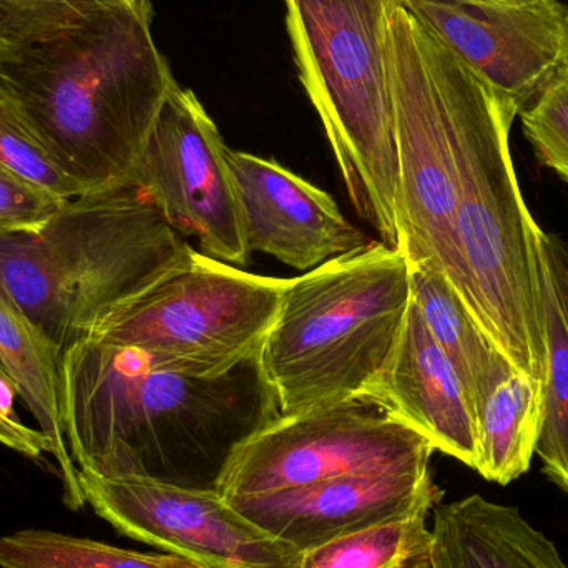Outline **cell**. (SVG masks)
I'll use <instances>...</instances> for the list:
<instances>
[{"mask_svg":"<svg viewBox=\"0 0 568 568\" xmlns=\"http://www.w3.org/2000/svg\"><path fill=\"white\" fill-rule=\"evenodd\" d=\"M0 568H213L185 557L153 556L53 530L0 537Z\"/></svg>","mask_w":568,"mask_h":568,"instance_id":"21","label":"cell"},{"mask_svg":"<svg viewBox=\"0 0 568 568\" xmlns=\"http://www.w3.org/2000/svg\"><path fill=\"white\" fill-rule=\"evenodd\" d=\"M410 568H433V564H430V554L429 556L424 557V559H420L419 562L414 564Z\"/></svg>","mask_w":568,"mask_h":568,"instance_id":"28","label":"cell"},{"mask_svg":"<svg viewBox=\"0 0 568 568\" xmlns=\"http://www.w3.org/2000/svg\"><path fill=\"white\" fill-rule=\"evenodd\" d=\"M440 497L426 469L337 477L226 500L270 536L306 552L414 510L436 509Z\"/></svg>","mask_w":568,"mask_h":568,"instance_id":"14","label":"cell"},{"mask_svg":"<svg viewBox=\"0 0 568 568\" xmlns=\"http://www.w3.org/2000/svg\"><path fill=\"white\" fill-rule=\"evenodd\" d=\"M284 284L195 250L185 265L110 311L85 337L133 347L183 376H225L262 354Z\"/></svg>","mask_w":568,"mask_h":568,"instance_id":"7","label":"cell"},{"mask_svg":"<svg viewBox=\"0 0 568 568\" xmlns=\"http://www.w3.org/2000/svg\"><path fill=\"white\" fill-rule=\"evenodd\" d=\"M520 119L539 162L568 182V65Z\"/></svg>","mask_w":568,"mask_h":568,"instance_id":"25","label":"cell"},{"mask_svg":"<svg viewBox=\"0 0 568 568\" xmlns=\"http://www.w3.org/2000/svg\"><path fill=\"white\" fill-rule=\"evenodd\" d=\"M60 419L77 469L219 493L243 444L282 416L260 356L190 377L82 337L60 357Z\"/></svg>","mask_w":568,"mask_h":568,"instance_id":"1","label":"cell"},{"mask_svg":"<svg viewBox=\"0 0 568 568\" xmlns=\"http://www.w3.org/2000/svg\"><path fill=\"white\" fill-rule=\"evenodd\" d=\"M440 75L456 160L457 233L476 290L477 321L517 371L542 383L546 329L534 253L537 223L510 159L514 119L444 43Z\"/></svg>","mask_w":568,"mask_h":568,"instance_id":"4","label":"cell"},{"mask_svg":"<svg viewBox=\"0 0 568 568\" xmlns=\"http://www.w3.org/2000/svg\"><path fill=\"white\" fill-rule=\"evenodd\" d=\"M119 0H0V52L43 39Z\"/></svg>","mask_w":568,"mask_h":568,"instance_id":"24","label":"cell"},{"mask_svg":"<svg viewBox=\"0 0 568 568\" xmlns=\"http://www.w3.org/2000/svg\"><path fill=\"white\" fill-rule=\"evenodd\" d=\"M0 374H2V376H7L6 369H3L2 364H0ZM7 377H9V376H7ZM9 379H10V377H9Z\"/></svg>","mask_w":568,"mask_h":568,"instance_id":"29","label":"cell"},{"mask_svg":"<svg viewBox=\"0 0 568 568\" xmlns=\"http://www.w3.org/2000/svg\"><path fill=\"white\" fill-rule=\"evenodd\" d=\"M97 516L122 536L213 568H297L303 552L246 519L219 493L79 470Z\"/></svg>","mask_w":568,"mask_h":568,"instance_id":"12","label":"cell"},{"mask_svg":"<svg viewBox=\"0 0 568 568\" xmlns=\"http://www.w3.org/2000/svg\"><path fill=\"white\" fill-rule=\"evenodd\" d=\"M175 82L149 0H119L0 52V93L85 192L132 186Z\"/></svg>","mask_w":568,"mask_h":568,"instance_id":"2","label":"cell"},{"mask_svg":"<svg viewBox=\"0 0 568 568\" xmlns=\"http://www.w3.org/2000/svg\"><path fill=\"white\" fill-rule=\"evenodd\" d=\"M433 444L366 397L280 416L243 444L220 496L296 489L337 477L429 469Z\"/></svg>","mask_w":568,"mask_h":568,"instance_id":"9","label":"cell"},{"mask_svg":"<svg viewBox=\"0 0 568 568\" xmlns=\"http://www.w3.org/2000/svg\"><path fill=\"white\" fill-rule=\"evenodd\" d=\"M250 253H265L300 272L366 248L331 195L275 160L226 150Z\"/></svg>","mask_w":568,"mask_h":568,"instance_id":"13","label":"cell"},{"mask_svg":"<svg viewBox=\"0 0 568 568\" xmlns=\"http://www.w3.org/2000/svg\"><path fill=\"white\" fill-rule=\"evenodd\" d=\"M301 82L361 220L399 248L390 17L403 0H284Z\"/></svg>","mask_w":568,"mask_h":568,"instance_id":"6","label":"cell"},{"mask_svg":"<svg viewBox=\"0 0 568 568\" xmlns=\"http://www.w3.org/2000/svg\"><path fill=\"white\" fill-rule=\"evenodd\" d=\"M0 166L33 189L65 202L87 193L0 93Z\"/></svg>","mask_w":568,"mask_h":568,"instance_id":"23","label":"cell"},{"mask_svg":"<svg viewBox=\"0 0 568 568\" xmlns=\"http://www.w3.org/2000/svg\"><path fill=\"white\" fill-rule=\"evenodd\" d=\"M542 419V383L514 371L477 413L474 469L507 486L530 469Z\"/></svg>","mask_w":568,"mask_h":568,"instance_id":"20","label":"cell"},{"mask_svg":"<svg viewBox=\"0 0 568 568\" xmlns=\"http://www.w3.org/2000/svg\"><path fill=\"white\" fill-rule=\"evenodd\" d=\"M440 40L403 3L389 27L396 110L399 250L433 263L477 317L476 290L457 233L456 160L440 75Z\"/></svg>","mask_w":568,"mask_h":568,"instance_id":"8","label":"cell"},{"mask_svg":"<svg viewBox=\"0 0 568 568\" xmlns=\"http://www.w3.org/2000/svg\"><path fill=\"white\" fill-rule=\"evenodd\" d=\"M409 304V263L383 242L286 280L260 354L282 416L363 396L396 351Z\"/></svg>","mask_w":568,"mask_h":568,"instance_id":"5","label":"cell"},{"mask_svg":"<svg viewBox=\"0 0 568 568\" xmlns=\"http://www.w3.org/2000/svg\"><path fill=\"white\" fill-rule=\"evenodd\" d=\"M60 357L62 353L55 344L37 329L0 286V364L40 430L52 443V456L62 480L63 504L70 510H80L87 504L85 497L60 419Z\"/></svg>","mask_w":568,"mask_h":568,"instance_id":"17","label":"cell"},{"mask_svg":"<svg viewBox=\"0 0 568 568\" xmlns=\"http://www.w3.org/2000/svg\"><path fill=\"white\" fill-rule=\"evenodd\" d=\"M516 119L568 65L560 0H403Z\"/></svg>","mask_w":568,"mask_h":568,"instance_id":"11","label":"cell"},{"mask_svg":"<svg viewBox=\"0 0 568 568\" xmlns=\"http://www.w3.org/2000/svg\"><path fill=\"white\" fill-rule=\"evenodd\" d=\"M430 510H414L306 550L297 568H410L430 554Z\"/></svg>","mask_w":568,"mask_h":568,"instance_id":"22","label":"cell"},{"mask_svg":"<svg viewBox=\"0 0 568 568\" xmlns=\"http://www.w3.org/2000/svg\"><path fill=\"white\" fill-rule=\"evenodd\" d=\"M426 437L434 449L476 466L473 400L410 297L396 351L363 396Z\"/></svg>","mask_w":568,"mask_h":568,"instance_id":"15","label":"cell"},{"mask_svg":"<svg viewBox=\"0 0 568 568\" xmlns=\"http://www.w3.org/2000/svg\"><path fill=\"white\" fill-rule=\"evenodd\" d=\"M229 146L195 93L173 83L133 172L180 235L199 240L203 255L248 266L252 253L226 160Z\"/></svg>","mask_w":568,"mask_h":568,"instance_id":"10","label":"cell"},{"mask_svg":"<svg viewBox=\"0 0 568 568\" xmlns=\"http://www.w3.org/2000/svg\"><path fill=\"white\" fill-rule=\"evenodd\" d=\"M407 263L410 297L430 336L456 367L477 417L493 390L517 369L433 263L426 260Z\"/></svg>","mask_w":568,"mask_h":568,"instance_id":"19","label":"cell"},{"mask_svg":"<svg viewBox=\"0 0 568 568\" xmlns=\"http://www.w3.org/2000/svg\"><path fill=\"white\" fill-rule=\"evenodd\" d=\"M193 253L142 190H97L36 232L0 233V286L63 353Z\"/></svg>","mask_w":568,"mask_h":568,"instance_id":"3","label":"cell"},{"mask_svg":"<svg viewBox=\"0 0 568 568\" xmlns=\"http://www.w3.org/2000/svg\"><path fill=\"white\" fill-rule=\"evenodd\" d=\"M62 205L0 166V233L36 232Z\"/></svg>","mask_w":568,"mask_h":568,"instance_id":"26","label":"cell"},{"mask_svg":"<svg viewBox=\"0 0 568 568\" xmlns=\"http://www.w3.org/2000/svg\"><path fill=\"white\" fill-rule=\"evenodd\" d=\"M16 396H19V394H17L12 381L0 374V414L7 417H17L16 413H13Z\"/></svg>","mask_w":568,"mask_h":568,"instance_id":"27","label":"cell"},{"mask_svg":"<svg viewBox=\"0 0 568 568\" xmlns=\"http://www.w3.org/2000/svg\"><path fill=\"white\" fill-rule=\"evenodd\" d=\"M534 253L546 329L542 419L536 454L549 479L568 493V253L539 225L534 232Z\"/></svg>","mask_w":568,"mask_h":568,"instance_id":"18","label":"cell"},{"mask_svg":"<svg viewBox=\"0 0 568 568\" xmlns=\"http://www.w3.org/2000/svg\"><path fill=\"white\" fill-rule=\"evenodd\" d=\"M433 568H568L516 507L464 497L434 509Z\"/></svg>","mask_w":568,"mask_h":568,"instance_id":"16","label":"cell"}]
</instances>
